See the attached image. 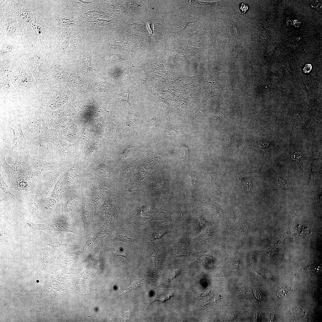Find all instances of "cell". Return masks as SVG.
Instances as JSON below:
<instances>
[{"label": "cell", "mask_w": 322, "mask_h": 322, "mask_svg": "<svg viewBox=\"0 0 322 322\" xmlns=\"http://www.w3.org/2000/svg\"><path fill=\"white\" fill-rule=\"evenodd\" d=\"M50 48L40 43L24 45L22 58L28 68L34 72L47 69L49 65Z\"/></svg>", "instance_id": "cell-1"}, {"label": "cell", "mask_w": 322, "mask_h": 322, "mask_svg": "<svg viewBox=\"0 0 322 322\" xmlns=\"http://www.w3.org/2000/svg\"><path fill=\"white\" fill-rule=\"evenodd\" d=\"M52 21L51 18L34 15L29 23L38 37L40 43L50 48L53 34Z\"/></svg>", "instance_id": "cell-2"}, {"label": "cell", "mask_w": 322, "mask_h": 322, "mask_svg": "<svg viewBox=\"0 0 322 322\" xmlns=\"http://www.w3.org/2000/svg\"><path fill=\"white\" fill-rule=\"evenodd\" d=\"M24 45L21 41L0 39V63L15 62L22 57Z\"/></svg>", "instance_id": "cell-3"}, {"label": "cell", "mask_w": 322, "mask_h": 322, "mask_svg": "<svg viewBox=\"0 0 322 322\" xmlns=\"http://www.w3.org/2000/svg\"><path fill=\"white\" fill-rule=\"evenodd\" d=\"M0 39L21 41L24 32L19 27L12 10L0 18Z\"/></svg>", "instance_id": "cell-4"}, {"label": "cell", "mask_w": 322, "mask_h": 322, "mask_svg": "<svg viewBox=\"0 0 322 322\" xmlns=\"http://www.w3.org/2000/svg\"><path fill=\"white\" fill-rule=\"evenodd\" d=\"M12 10L19 27L23 30L24 28L29 23L34 15L30 11L24 0H18Z\"/></svg>", "instance_id": "cell-5"}, {"label": "cell", "mask_w": 322, "mask_h": 322, "mask_svg": "<svg viewBox=\"0 0 322 322\" xmlns=\"http://www.w3.org/2000/svg\"><path fill=\"white\" fill-rule=\"evenodd\" d=\"M51 44L50 52L55 51L60 55H65L69 38V32L65 29L58 30Z\"/></svg>", "instance_id": "cell-6"}, {"label": "cell", "mask_w": 322, "mask_h": 322, "mask_svg": "<svg viewBox=\"0 0 322 322\" xmlns=\"http://www.w3.org/2000/svg\"><path fill=\"white\" fill-rule=\"evenodd\" d=\"M238 175L244 193L248 195H251L253 187L251 179L250 177H244L239 173Z\"/></svg>", "instance_id": "cell-7"}, {"label": "cell", "mask_w": 322, "mask_h": 322, "mask_svg": "<svg viewBox=\"0 0 322 322\" xmlns=\"http://www.w3.org/2000/svg\"><path fill=\"white\" fill-rule=\"evenodd\" d=\"M13 131L14 135L12 149L15 147H22L24 136L22 132L20 127L18 128L16 127L14 129L11 128Z\"/></svg>", "instance_id": "cell-8"}, {"label": "cell", "mask_w": 322, "mask_h": 322, "mask_svg": "<svg viewBox=\"0 0 322 322\" xmlns=\"http://www.w3.org/2000/svg\"><path fill=\"white\" fill-rule=\"evenodd\" d=\"M18 0L0 1V18L9 11L12 10L15 3Z\"/></svg>", "instance_id": "cell-9"}, {"label": "cell", "mask_w": 322, "mask_h": 322, "mask_svg": "<svg viewBox=\"0 0 322 322\" xmlns=\"http://www.w3.org/2000/svg\"><path fill=\"white\" fill-rule=\"evenodd\" d=\"M169 233L168 230L163 227H157L152 230L149 234V239L151 242L159 239L165 234Z\"/></svg>", "instance_id": "cell-10"}, {"label": "cell", "mask_w": 322, "mask_h": 322, "mask_svg": "<svg viewBox=\"0 0 322 322\" xmlns=\"http://www.w3.org/2000/svg\"><path fill=\"white\" fill-rule=\"evenodd\" d=\"M32 163L33 167L39 170L47 169L50 165L49 163L37 159H34Z\"/></svg>", "instance_id": "cell-11"}, {"label": "cell", "mask_w": 322, "mask_h": 322, "mask_svg": "<svg viewBox=\"0 0 322 322\" xmlns=\"http://www.w3.org/2000/svg\"><path fill=\"white\" fill-rule=\"evenodd\" d=\"M6 165L8 171L12 174H17L20 173L22 171V168L21 165L16 161L15 163L13 165H8L6 162L5 163Z\"/></svg>", "instance_id": "cell-12"}, {"label": "cell", "mask_w": 322, "mask_h": 322, "mask_svg": "<svg viewBox=\"0 0 322 322\" xmlns=\"http://www.w3.org/2000/svg\"><path fill=\"white\" fill-rule=\"evenodd\" d=\"M211 190L213 193L216 196H222V193L220 187L214 180L213 178L211 176Z\"/></svg>", "instance_id": "cell-13"}, {"label": "cell", "mask_w": 322, "mask_h": 322, "mask_svg": "<svg viewBox=\"0 0 322 322\" xmlns=\"http://www.w3.org/2000/svg\"><path fill=\"white\" fill-rule=\"evenodd\" d=\"M129 89H128L124 91L123 93L118 94V97L120 99L128 102V94L129 92Z\"/></svg>", "instance_id": "cell-14"}, {"label": "cell", "mask_w": 322, "mask_h": 322, "mask_svg": "<svg viewBox=\"0 0 322 322\" xmlns=\"http://www.w3.org/2000/svg\"><path fill=\"white\" fill-rule=\"evenodd\" d=\"M174 253L179 255H183L185 254L184 249L181 247H175L174 249Z\"/></svg>", "instance_id": "cell-15"}, {"label": "cell", "mask_w": 322, "mask_h": 322, "mask_svg": "<svg viewBox=\"0 0 322 322\" xmlns=\"http://www.w3.org/2000/svg\"><path fill=\"white\" fill-rule=\"evenodd\" d=\"M312 66L311 64H306L303 69V71L305 73H309L312 69Z\"/></svg>", "instance_id": "cell-16"}, {"label": "cell", "mask_w": 322, "mask_h": 322, "mask_svg": "<svg viewBox=\"0 0 322 322\" xmlns=\"http://www.w3.org/2000/svg\"><path fill=\"white\" fill-rule=\"evenodd\" d=\"M116 253L118 256L123 257L128 261L127 255L124 251L117 250Z\"/></svg>", "instance_id": "cell-17"}, {"label": "cell", "mask_w": 322, "mask_h": 322, "mask_svg": "<svg viewBox=\"0 0 322 322\" xmlns=\"http://www.w3.org/2000/svg\"><path fill=\"white\" fill-rule=\"evenodd\" d=\"M232 29L234 34L236 37L239 35V31L237 26L234 23L233 25Z\"/></svg>", "instance_id": "cell-18"}, {"label": "cell", "mask_w": 322, "mask_h": 322, "mask_svg": "<svg viewBox=\"0 0 322 322\" xmlns=\"http://www.w3.org/2000/svg\"><path fill=\"white\" fill-rule=\"evenodd\" d=\"M240 8L242 13H244L248 10V7L247 5L244 3H242L240 5Z\"/></svg>", "instance_id": "cell-19"}, {"label": "cell", "mask_w": 322, "mask_h": 322, "mask_svg": "<svg viewBox=\"0 0 322 322\" xmlns=\"http://www.w3.org/2000/svg\"><path fill=\"white\" fill-rule=\"evenodd\" d=\"M37 282H38V281H37Z\"/></svg>", "instance_id": "cell-20"}]
</instances>
